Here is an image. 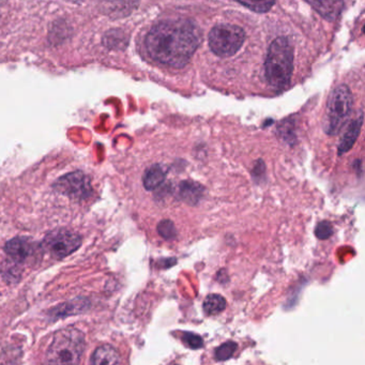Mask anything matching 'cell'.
Wrapping results in <instances>:
<instances>
[{"instance_id":"ac0fdd59","label":"cell","mask_w":365,"mask_h":365,"mask_svg":"<svg viewBox=\"0 0 365 365\" xmlns=\"http://www.w3.org/2000/svg\"><path fill=\"white\" fill-rule=\"evenodd\" d=\"M182 341L185 343V345H187L191 349H200L204 345L202 337L200 335L196 334V333H183Z\"/></svg>"},{"instance_id":"30bf717a","label":"cell","mask_w":365,"mask_h":365,"mask_svg":"<svg viewBox=\"0 0 365 365\" xmlns=\"http://www.w3.org/2000/svg\"><path fill=\"white\" fill-rule=\"evenodd\" d=\"M204 187L195 181L185 180L179 183L178 195L187 204L197 205L204 196Z\"/></svg>"},{"instance_id":"5b68a950","label":"cell","mask_w":365,"mask_h":365,"mask_svg":"<svg viewBox=\"0 0 365 365\" xmlns=\"http://www.w3.org/2000/svg\"><path fill=\"white\" fill-rule=\"evenodd\" d=\"M245 33L236 25L220 24L209 34V46L217 56H232L245 43Z\"/></svg>"},{"instance_id":"52a82bcc","label":"cell","mask_w":365,"mask_h":365,"mask_svg":"<svg viewBox=\"0 0 365 365\" xmlns=\"http://www.w3.org/2000/svg\"><path fill=\"white\" fill-rule=\"evenodd\" d=\"M54 189L73 200H85L91 193V180L82 172L71 173L58 179Z\"/></svg>"},{"instance_id":"7c38bea8","label":"cell","mask_w":365,"mask_h":365,"mask_svg":"<svg viewBox=\"0 0 365 365\" xmlns=\"http://www.w3.org/2000/svg\"><path fill=\"white\" fill-rule=\"evenodd\" d=\"M166 179V170L159 164L151 166L145 172L143 183L145 189L148 191L159 189Z\"/></svg>"},{"instance_id":"277c9868","label":"cell","mask_w":365,"mask_h":365,"mask_svg":"<svg viewBox=\"0 0 365 365\" xmlns=\"http://www.w3.org/2000/svg\"><path fill=\"white\" fill-rule=\"evenodd\" d=\"M352 104V93L346 85L333 89L329 97L324 125V131L329 135H335L341 131L351 113Z\"/></svg>"},{"instance_id":"8992f818","label":"cell","mask_w":365,"mask_h":365,"mask_svg":"<svg viewBox=\"0 0 365 365\" xmlns=\"http://www.w3.org/2000/svg\"><path fill=\"white\" fill-rule=\"evenodd\" d=\"M82 245V239L72 230H61L51 232L44 239L43 247L52 257L63 259L71 255Z\"/></svg>"},{"instance_id":"e0dca14e","label":"cell","mask_w":365,"mask_h":365,"mask_svg":"<svg viewBox=\"0 0 365 365\" xmlns=\"http://www.w3.org/2000/svg\"><path fill=\"white\" fill-rule=\"evenodd\" d=\"M158 232L165 240H174L178 235L174 222L170 221V220H162L158 224Z\"/></svg>"},{"instance_id":"9a60e30c","label":"cell","mask_w":365,"mask_h":365,"mask_svg":"<svg viewBox=\"0 0 365 365\" xmlns=\"http://www.w3.org/2000/svg\"><path fill=\"white\" fill-rule=\"evenodd\" d=\"M241 5L257 14H266L274 6L275 0H237Z\"/></svg>"},{"instance_id":"d6986e66","label":"cell","mask_w":365,"mask_h":365,"mask_svg":"<svg viewBox=\"0 0 365 365\" xmlns=\"http://www.w3.org/2000/svg\"><path fill=\"white\" fill-rule=\"evenodd\" d=\"M315 235L320 240H327L333 235V226L329 221H322L316 226Z\"/></svg>"},{"instance_id":"2e32d148","label":"cell","mask_w":365,"mask_h":365,"mask_svg":"<svg viewBox=\"0 0 365 365\" xmlns=\"http://www.w3.org/2000/svg\"><path fill=\"white\" fill-rule=\"evenodd\" d=\"M238 345L235 341H226V343L222 344L219 347L215 349V358L217 361H226L228 359L232 358L236 352Z\"/></svg>"},{"instance_id":"3957f363","label":"cell","mask_w":365,"mask_h":365,"mask_svg":"<svg viewBox=\"0 0 365 365\" xmlns=\"http://www.w3.org/2000/svg\"><path fill=\"white\" fill-rule=\"evenodd\" d=\"M84 349L85 337L80 330L63 329L53 337L46 352V359L53 364H78Z\"/></svg>"},{"instance_id":"5bb4252c","label":"cell","mask_w":365,"mask_h":365,"mask_svg":"<svg viewBox=\"0 0 365 365\" xmlns=\"http://www.w3.org/2000/svg\"><path fill=\"white\" fill-rule=\"evenodd\" d=\"M226 305H227V302H226L223 296L212 294L206 297L202 307H204L205 313L208 314V315H217V314L225 311Z\"/></svg>"},{"instance_id":"9c48e42d","label":"cell","mask_w":365,"mask_h":365,"mask_svg":"<svg viewBox=\"0 0 365 365\" xmlns=\"http://www.w3.org/2000/svg\"><path fill=\"white\" fill-rule=\"evenodd\" d=\"M307 3L328 21L339 18L344 8V0H307Z\"/></svg>"},{"instance_id":"4fadbf2b","label":"cell","mask_w":365,"mask_h":365,"mask_svg":"<svg viewBox=\"0 0 365 365\" xmlns=\"http://www.w3.org/2000/svg\"><path fill=\"white\" fill-rule=\"evenodd\" d=\"M91 364H118L120 363V356L113 346H100L91 356Z\"/></svg>"},{"instance_id":"8fae6325","label":"cell","mask_w":365,"mask_h":365,"mask_svg":"<svg viewBox=\"0 0 365 365\" xmlns=\"http://www.w3.org/2000/svg\"><path fill=\"white\" fill-rule=\"evenodd\" d=\"M362 125L363 114H361L359 118L354 119V121L350 123L347 130H346L345 133L343 134L341 140H339V148H337L339 155H343L344 153H348L354 147V143L358 140Z\"/></svg>"},{"instance_id":"6da1fadb","label":"cell","mask_w":365,"mask_h":365,"mask_svg":"<svg viewBox=\"0 0 365 365\" xmlns=\"http://www.w3.org/2000/svg\"><path fill=\"white\" fill-rule=\"evenodd\" d=\"M202 40V31L193 21L172 19L149 31L146 48L153 61L180 69L191 61Z\"/></svg>"},{"instance_id":"ba28073f","label":"cell","mask_w":365,"mask_h":365,"mask_svg":"<svg viewBox=\"0 0 365 365\" xmlns=\"http://www.w3.org/2000/svg\"><path fill=\"white\" fill-rule=\"evenodd\" d=\"M5 251L12 262L18 264H24L35 253V245L29 239L18 237L8 241Z\"/></svg>"},{"instance_id":"7a4b0ae2","label":"cell","mask_w":365,"mask_h":365,"mask_svg":"<svg viewBox=\"0 0 365 365\" xmlns=\"http://www.w3.org/2000/svg\"><path fill=\"white\" fill-rule=\"evenodd\" d=\"M266 78L275 89L287 87L294 71V48L286 38H277L271 43L267 55Z\"/></svg>"}]
</instances>
